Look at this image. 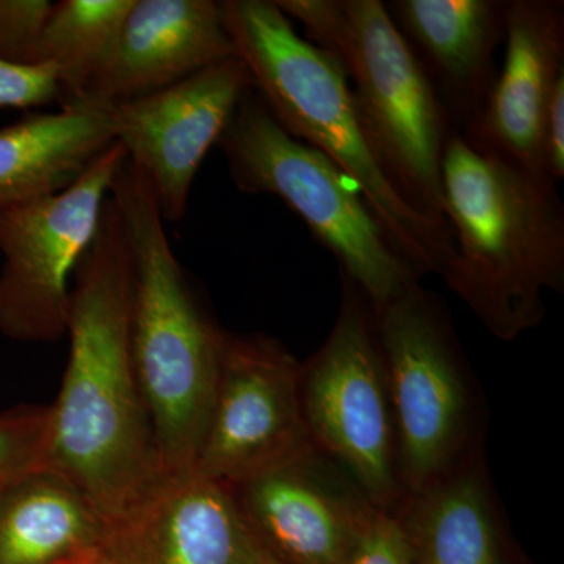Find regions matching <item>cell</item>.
Here are the masks:
<instances>
[{
    "label": "cell",
    "mask_w": 564,
    "mask_h": 564,
    "mask_svg": "<svg viewBox=\"0 0 564 564\" xmlns=\"http://www.w3.org/2000/svg\"><path fill=\"white\" fill-rule=\"evenodd\" d=\"M131 256L111 196L74 273L69 358L50 406L43 467L62 475L107 527L163 481L129 340Z\"/></svg>",
    "instance_id": "obj_1"
},
{
    "label": "cell",
    "mask_w": 564,
    "mask_h": 564,
    "mask_svg": "<svg viewBox=\"0 0 564 564\" xmlns=\"http://www.w3.org/2000/svg\"><path fill=\"white\" fill-rule=\"evenodd\" d=\"M111 199L131 256L129 340L163 477L192 474L214 402L223 340L165 232L150 177L126 161Z\"/></svg>",
    "instance_id": "obj_2"
},
{
    "label": "cell",
    "mask_w": 564,
    "mask_h": 564,
    "mask_svg": "<svg viewBox=\"0 0 564 564\" xmlns=\"http://www.w3.org/2000/svg\"><path fill=\"white\" fill-rule=\"evenodd\" d=\"M451 229L445 284L497 339L543 322L547 291L564 292V207L556 184L475 150L455 133L443 163Z\"/></svg>",
    "instance_id": "obj_3"
},
{
    "label": "cell",
    "mask_w": 564,
    "mask_h": 564,
    "mask_svg": "<svg viewBox=\"0 0 564 564\" xmlns=\"http://www.w3.org/2000/svg\"><path fill=\"white\" fill-rule=\"evenodd\" d=\"M221 9L252 90L278 124L355 181L389 242L419 276H441L454 252L451 232L414 210L386 176L340 63L300 35L274 0H221Z\"/></svg>",
    "instance_id": "obj_4"
},
{
    "label": "cell",
    "mask_w": 564,
    "mask_h": 564,
    "mask_svg": "<svg viewBox=\"0 0 564 564\" xmlns=\"http://www.w3.org/2000/svg\"><path fill=\"white\" fill-rule=\"evenodd\" d=\"M343 66L367 140L404 202L444 215L443 163L456 131L447 107L381 0H274Z\"/></svg>",
    "instance_id": "obj_5"
},
{
    "label": "cell",
    "mask_w": 564,
    "mask_h": 564,
    "mask_svg": "<svg viewBox=\"0 0 564 564\" xmlns=\"http://www.w3.org/2000/svg\"><path fill=\"white\" fill-rule=\"evenodd\" d=\"M217 147L236 187L247 195L276 196L295 212L373 313L421 284L389 242L361 188L321 151L285 132L258 93L243 96Z\"/></svg>",
    "instance_id": "obj_6"
},
{
    "label": "cell",
    "mask_w": 564,
    "mask_h": 564,
    "mask_svg": "<svg viewBox=\"0 0 564 564\" xmlns=\"http://www.w3.org/2000/svg\"><path fill=\"white\" fill-rule=\"evenodd\" d=\"M375 314L404 499L481 448L480 404L451 315L415 284Z\"/></svg>",
    "instance_id": "obj_7"
},
{
    "label": "cell",
    "mask_w": 564,
    "mask_h": 564,
    "mask_svg": "<svg viewBox=\"0 0 564 564\" xmlns=\"http://www.w3.org/2000/svg\"><path fill=\"white\" fill-rule=\"evenodd\" d=\"M343 303L332 333L300 370L307 436L370 502L397 511L404 494L388 378L375 314L366 295L343 276Z\"/></svg>",
    "instance_id": "obj_8"
},
{
    "label": "cell",
    "mask_w": 564,
    "mask_h": 564,
    "mask_svg": "<svg viewBox=\"0 0 564 564\" xmlns=\"http://www.w3.org/2000/svg\"><path fill=\"white\" fill-rule=\"evenodd\" d=\"M128 161L118 141L69 187L0 212V332L21 343L66 334L74 273L91 247L111 184Z\"/></svg>",
    "instance_id": "obj_9"
},
{
    "label": "cell",
    "mask_w": 564,
    "mask_h": 564,
    "mask_svg": "<svg viewBox=\"0 0 564 564\" xmlns=\"http://www.w3.org/2000/svg\"><path fill=\"white\" fill-rule=\"evenodd\" d=\"M300 370L302 362L273 337L226 332L193 474L234 486L311 447Z\"/></svg>",
    "instance_id": "obj_10"
},
{
    "label": "cell",
    "mask_w": 564,
    "mask_h": 564,
    "mask_svg": "<svg viewBox=\"0 0 564 564\" xmlns=\"http://www.w3.org/2000/svg\"><path fill=\"white\" fill-rule=\"evenodd\" d=\"M250 90L247 66L232 57L172 87L109 106L117 141L150 177L163 221L180 223L187 214L204 159Z\"/></svg>",
    "instance_id": "obj_11"
},
{
    "label": "cell",
    "mask_w": 564,
    "mask_h": 564,
    "mask_svg": "<svg viewBox=\"0 0 564 564\" xmlns=\"http://www.w3.org/2000/svg\"><path fill=\"white\" fill-rule=\"evenodd\" d=\"M232 489L252 533L280 564H347L375 505L314 445Z\"/></svg>",
    "instance_id": "obj_12"
},
{
    "label": "cell",
    "mask_w": 564,
    "mask_h": 564,
    "mask_svg": "<svg viewBox=\"0 0 564 564\" xmlns=\"http://www.w3.org/2000/svg\"><path fill=\"white\" fill-rule=\"evenodd\" d=\"M503 43V65L484 110L462 135L475 150L552 181L545 122L564 77V2L507 0Z\"/></svg>",
    "instance_id": "obj_13"
},
{
    "label": "cell",
    "mask_w": 564,
    "mask_h": 564,
    "mask_svg": "<svg viewBox=\"0 0 564 564\" xmlns=\"http://www.w3.org/2000/svg\"><path fill=\"white\" fill-rule=\"evenodd\" d=\"M102 552L113 564H280L252 533L232 486L193 473L163 478L107 527Z\"/></svg>",
    "instance_id": "obj_14"
},
{
    "label": "cell",
    "mask_w": 564,
    "mask_h": 564,
    "mask_svg": "<svg viewBox=\"0 0 564 564\" xmlns=\"http://www.w3.org/2000/svg\"><path fill=\"white\" fill-rule=\"evenodd\" d=\"M237 57L215 0H133L115 50L80 99L115 106Z\"/></svg>",
    "instance_id": "obj_15"
},
{
    "label": "cell",
    "mask_w": 564,
    "mask_h": 564,
    "mask_svg": "<svg viewBox=\"0 0 564 564\" xmlns=\"http://www.w3.org/2000/svg\"><path fill=\"white\" fill-rule=\"evenodd\" d=\"M386 7L462 133L484 110L496 79L507 0H392Z\"/></svg>",
    "instance_id": "obj_16"
},
{
    "label": "cell",
    "mask_w": 564,
    "mask_h": 564,
    "mask_svg": "<svg viewBox=\"0 0 564 564\" xmlns=\"http://www.w3.org/2000/svg\"><path fill=\"white\" fill-rule=\"evenodd\" d=\"M413 564H511L507 524L481 448L397 510Z\"/></svg>",
    "instance_id": "obj_17"
},
{
    "label": "cell",
    "mask_w": 564,
    "mask_h": 564,
    "mask_svg": "<svg viewBox=\"0 0 564 564\" xmlns=\"http://www.w3.org/2000/svg\"><path fill=\"white\" fill-rule=\"evenodd\" d=\"M115 141L109 106L88 99L0 128V212L69 187Z\"/></svg>",
    "instance_id": "obj_18"
},
{
    "label": "cell",
    "mask_w": 564,
    "mask_h": 564,
    "mask_svg": "<svg viewBox=\"0 0 564 564\" xmlns=\"http://www.w3.org/2000/svg\"><path fill=\"white\" fill-rule=\"evenodd\" d=\"M106 534L90 502L46 467L0 496V564H55L98 551Z\"/></svg>",
    "instance_id": "obj_19"
},
{
    "label": "cell",
    "mask_w": 564,
    "mask_h": 564,
    "mask_svg": "<svg viewBox=\"0 0 564 564\" xmlns=\"http://www.w3.org/2000/svg\"><path fill=\"white\" fill-rule=\"evenodd\" d=\"M133 0H62L41 35L35 65L54 69L61 106L79 101L115 50Z\"/></svg>",
    "instance_id": "obj_20"
},
{
    "label": "cell",
    "mask_w": 564,
    "mask_h": 564,
    "mask_svg": "<svg viewBox=\"0 0 564 564\" xmlns=\"http://www.w3.org/2000/svg\"><path fill=\"white\" fill-rule=\"evenodd\" d=\"M50 406L20 404L0 413V496L43 467Z\"/></svg>",
    "instance_id": "obj_21"
},
{
    "label": "cell",
    "mask_w": 564,
    "mask_h": 564,
    "mask_svg": "<svg viewBox=\"0 0 564 564\" xmlns=\"http://www.w3.org/2000/svg\"><path fill=\"white\" fill-rule=\"evenodd\" d=\"M52 6L51 0H0V61L36 66V52Z\"/></svg>",
    "instance_id": "obj_22"
},
{
    "label": "cell",
    "mask_w": 564,
    "mask_h": 564,
    "mask_svg": "<svg viewBox=\"0 0 564 564\" xmlns=\"http://www.w3.org/2000/svg\"><path fill=\"white\" fill-rule=\"evenodd\" d=\"M347 564H413L402 519L373 505L364 518Z\"/></svg>",
    "instance_id": "obj_23"
},
{
    "label": "cell",
    "mask_w": 564,
    "mask_h": 564,
    "mask_svg": "<svg viewBox=\"0 0 564 564\" xmlns=\"http://www.w3.org/2000/svg\"><path fill=\"white\" fill-rule=\"evenodd\" d=\"M62 90L51 66H18L0 61V109L31 110L61 104Z\"/></svg>",
    "instance_id": "obj_24"
},
{
    "label": "cell",
    "mask_w": 564,
    "mask_h": 564,
    "mask_svg": "<svg viewBox=\"0 0 564 564\" xmlns=\"http://www.w3.org/2000/svg\"><path fill=\"white\" fill-rule=\"evenodd\" d=\"M545 154L549 177L556 185L564 180V77L556 85L545 122Z\"/></svg>",
    "instance_id": "obj_25"
},
{
    "label": "cell",
    "mask_w": 564,
    "mask_h": 564,
    "mask_svg": "<svg viewBox=\"0 0 564 564\" xmlns=\"http://www.w3.org/2000/svg\"><path fill=\"white\" fill-rule=\"evenodd\" d=\"M99 552H101V549H98V551L87 552V554L70 556V558L63 560V562L55 564H91L95 562L96 556L99 555Z\"/></svg>",
    "instance_id": "obj_26"
},
{
    "label": "cell",
    "mask_w": 564,
    "mask_h": 564,
    "mask_svg": "<svg viewBox=\"0 0 564 564\" xmlns=\"http://www.w3.org/2000/svg\"><path fill=\"white\" fill-rule=\"evenodd\" d=\"M91 564H113V563H111L110 560L107 558V556H106V554H104L102 547H101V552H99V555L96 556L95 562H93Z\"/></svg>",
    "instance_id": "obj_27"
}]
</instances>
